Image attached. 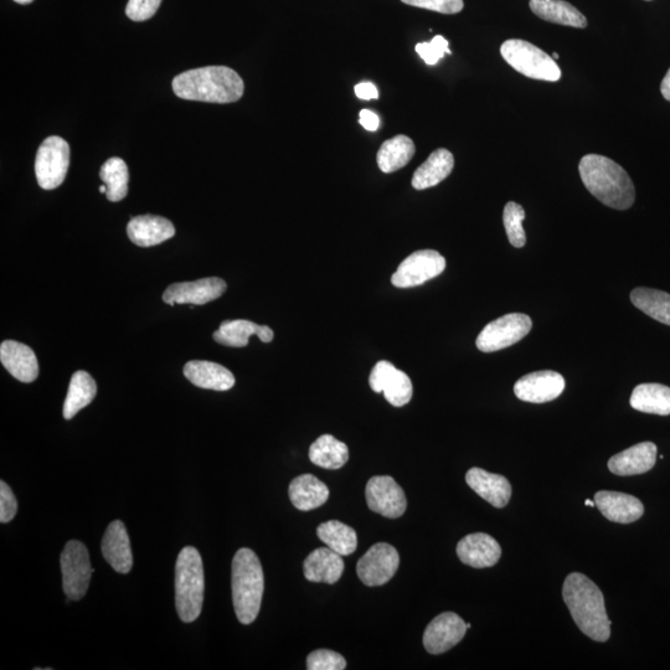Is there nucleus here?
Here are the masks:
<instances>
[{
	"label": "nucleus",
	"mask_w": 670,
	"mask_h": 670,
	"mask_svg": "<svg viewBox=\"0 0 670 670\" xmlns=\"http://www.w3.org/2000/svg\"><path fill=\"white\" fill-rule=\"evenodd\" d=\"M563 599L580 631L596 642H607L611 621L607 616L605 597L589 577L574 572L566 577Z\"/></svg>",
	"instance_id": "f257e3e1"
},
{
	"label": "nucleus",
	"mask_w": 670,
	"mask_h": 670,
	"mask_svg": "<svg viewBox=\"0 0 670 670\" xmlns=\"http://www.w3.org/2000/svg\"><path fill=\"white\" fill-rule=\"evenodd\" d=\"M579 173L586 189L608 208L627 210L635 204V184L626 170L612 159L587 154L581 159Z\"/></svg>",
	"instance_id": "f03ea898"
},
{
	"label": "nucleus",
	"mask_w": 670,
	"mask_h": 670,
	"mask_svg": "<svg viewBox=\"0 0 670 670\" xmlns=\"http://www.w3.org/2000/svg\"><path fill=\"white\" fill-rule=\"evenodd\" d=\"M173 91L183 100L233 103L244 95L245 84L230 67L206 66L175 77Z\"/></svg>",
	"instance_id": "7ed1b4c3"
},
{
	"label": "nucleus",
	"mask_w": 670,
	"mask_h": 670,
	"mask_svg": "<svg viewBox=\"0 0 670 670\" xmlns=\"http://www.w3.org/2000/svg\"><path fill=\"white\" fill-rule=\"evenodd\" d=\"M231 587L237 620L251 625L259 616L265 591L264 570L251 549L242 548L235 554Z\"/></svg>",
	"instance_id": "20e7f679"
},
{
	"label": "nucleus",
	"mask_w": 670,
	"mask_h": 670,
	"mask_svg": "<svg viewBox=\"0 0 670 670\" xmlns=\"http://www.w3.org/2000/svg\"><path fill=\"white\" fill-rule=\"evenodd\" d=\"M204 591L203 560L197 549L187 546L180 551L175 566V606L184 623L198 620L203 608Z\"/></svg>",
	"instance_id": "39448f33"
},
{
	"label": "nucleus",
	"mask_w": 670,
	"mask_h": 670,
	"mask_svg": "<svg viewBox=\"0 0 670 670\" xmlns=\"http://www.w3.org/2000/svg\"><path fill=\"white\" fill-rule=\"evenodd\" d=\"M503 59L520 74L530 79L556 82L561 70L545 51L525 40L510 39L501 46Z\"/></svg>",
	"instance_id": "423d86ee"
},
{
	"label": "nucleus",
	"mask_w": 670,
	"mask_h": 670,
	"mask_svg": "<svg viewBox=\"0 0 670 670\" xmlns=\"http://www.w3.org/2000/svg\"><path fill=\"white\" fill-rule=\"evenodd\" d=\"M532 318L523 313H510L488 323L479 333L476 345L483 353L512 347L532 331Z\"/></svg>",
	"instance_id": "0eeeda50"
},
{
	"label": "nucleus",
	"mask_w": 670,
	"mask_h": 670,
	"mask_svg": "<svg viewBox=\"0 0 670 670\" xmlns=\"http://www.w3.org/2000/svg\"><path fill=\"white\" fill-rule=\"evenodd\" d=\"M60 564L65 595L72 601L84 599L95 571L91 568L86 546L77 540L69 541L61 554Z\"/></svg>",
	"instance_id": "6e6552de"
},
{
	"label": "nucleus",
	"mask_w": 670,
	"mask_h": 670,
	"mask_svg": "<svg viewBox=\"0 0 670 670\" xmlns=\"http://www.w3.org/2000/svg\"><path fill=\"white\" fill-rule=\"evenodd\" d=\"M70 166V147L58 136L46 138L35 159L36 179L41 188L53 190L64 183Z\"/></svg>",
	"instance_id": "1a4fd4ad"
},
{
	"label": "nucleus",
	"mask_w": 670,
	"mask_h": 670,
	"mask_svg": "<svg viewBox=\"0 0 670 670\" xmlns=\"http://www.w3.org/2000/svg\"><path fill=\"white\" fill-rule=\"evenodd\" d=\"M446 270V259L435 250H420L406 257L391 277L398 288H412L434 280Z\"/></svg>",
	"instance_id": "9d476101"
},
{
	"label": "nucleus",
	"mask_w": 670,
	"mask_h": 670,
	"mask_svg": "<svg viewBox=\"0 0 670 670\" xmlns=\"http://www.w3.org/2000/svg\"><path fill=\"white\" fill-rule=\"evenodd\" d=\"M400 565L398 550L386 543L371 546L358 561L357 574L364 585L383 586L393 579Z\"/></svg>",
	"instance_id": "9b49d317"
},
{
	"label": "nucleus",
	"mask_w": 670,
	"mask_h": 670,
	"mask_svg": "<svg viewBox=\"0 0 670 670\" xmlns=\"http://www.w3.org/2000/svg\"><path fill=\"white\" fill-rule=\"evenodd\" d=\"M369 384L375 393H384L385 399L395 407H402L412 399L414 386L409 375L395 368L394 364L381 360L371 370Z\"/></svg>",
	"instance_id": "f8f14e48"
},
{
	"label": "nucleus",
	"mask_w": 670,
	"mask_h": 670,
	"mask_svg": "<svg viewBox=\"0 0 670 670\" xmlns=\"http://www.w3.org/2000/svg\"><path fill=\"white\" fill-rule=\"evenodd\" d=\"M368 507L385 518L396 519L406 512L407 501L402 489L393 477L376 476L365 488Z\"/></svg>",
	"instance_id": "ddd939ff"
},
{
	"label": "nucleus",
	"mask_w": 670,
	"mask_h": 670,
	"mask_svg": "<svg viewBox=\"0 0 670 670\" xmlns=\"http://www.w3.org/2000/svg\"><path fill=\"white\" fill-rule=\"evenodd\" d=\"M565 390L564 376L556 371H535L524 375L514 385V394L519 400L544 404L558 399Z\"/></svg>",
	"instance_id": "4468645a"
},
{
	"label": "nucleus",
	"mask_w": 670,
	"mask_h": 670,
	"mask_svg": "<svg viewBox=\"0 0 670 670\" xmlns=\"http://www.w3.org/2000/svg\"><path fill=\"white\" fill-rule=\"evenodd\" d=\"M226 282L219 277L201 278L194 282L174 283L163 293V301L169 306L174 304H193V306H204V304L218 300L224 295Z\"/></svg>",
	"instance_id": "2eb2a0df"
},
{
	"label": "nucleus",
	"mask_w": 670,
	"mask_h": 670,
	"mask_svg": "<svg viewBox=\"0 0 670 670\" xmlns=\"http://www.w3.org/2000/svg\"><path fill=\"white\" fill-rule=\"evenodd\" d=\"M467 623L456 613L445 612L427 626L424 646L431 654H442L457 646L466 636Z\"/></svg>",
	"instance_id": "dca6fc26"
},
{
	"label": "nucleus",
	"mask_w": 670,
	"mask_h": 670,
	"mask_svg": "<svg viewBox=\"0 0 670 670\" xmlns=\"http://www.w3.org/2000/svg\"><path fill=\"white\" fill-rule=\"evenodd\" d=\"M457 555L463 564L471 568H492L501 559L502 548L491 535L469 534L458 543Z\"/></svg>",
	"instance_id": "f3484780"
},
{
	"label": "nucleus",
	"mask_w": 670,
	"mask_h": 670,
	"mask_svg": "<svg viewBox=\"0 0 670 670\" xmlns=\"http://www.w3.org/2000/svg\"><path fill=\"white\" fill-rule=\"evenodd\" d=\"M101 549L103 558L118 574H128L132 570L133 555L130 536L121 520H115L108 525L103 535Z\"/></svg>",
	"instance_id": "a211bd4d"
},
{
	"label": "nucleus",
	"mask_w": 670,
	"mask_h": 670,
	"mask_svg": "<svg viewBox=\"0 0 670 670\" xmlns=\"http://www.w3.org/2000/svg\"><path fill=\"white\" fill-rule=\"evenodd\" d=\"M595 504L603 517L610 522L630 524L637 522L644 514V507L638 498L620 492L601 491L595 494Z\"/></svg>",
	"instance_id": "6ab92c4d"
},
{
	"label": "nucleus",
	"mask_w": 670,
	"mask_h": 670,
	"mask_svg": "<svg viewBox=\"0 0 670 670\" xmlns=\"http://www.w3.org/2000/svg\"><path fill=\"white\" fill-rule=\"evenodd\" d=\"M0 360L10 375L22 383L29 384L38 379V359L28 345L15 342V340H5L0 345Z\"/></svg>",
	"instance_id": "aec40b11"
},
{
	"label": "nucleus",
	"mask_w": 670,
	"mask_h": 670,
	"mask_svg": "<svg viewBox=\"0 0 670 670\" xmlns=\"http://www.w3.org/2000/svg\"><path fill=\"white\" fill-rule=\"evenodd\" d=\"M656 461L657 446L653 442H642L611 457L608 469L616 476H637L651 471Z\"/></svg>",
	"instance_id": "412c9836"
},
{
	"label": "nucleus",
	"mask_w": 670,
	"mask_h": 670,
	"mask_svg": "<svg viewBox=\"0 0 670 670\" xmlns=\"http://www.w3.org/2000/svg\"><path fill=\"white\" fill-rule=\"evenodd\" d=\"M466 482L479 497L496 508H504L512 497V486L507 478L489 473L482 468L469 469Z\"/></svg>",
	"instance_id": "4be33fe9"
},
{
	"label": "nucleus",
	"mask_w": 670,
	"mask_h": 670,
	"mask_svg": "<svg viewBox=\"0 0 670 670\" xmlns=\"http://www.w3.org/2000/svg\"><path fill=\"white\" fill-rule=\"evenodd\" d=\"M127 234L134 245L151 247L172 239L175 228L162 216L142 215L133 218L127 226Z\"/></svg>",
	"instance_id": "5701e85b"
},
{
	"label": "nucleus",
	"mask_w": 670,
	"mask_h": 670,
	"mask_svg": "<svg viewBox=\"0 0 670 670\" xmlns=\"http://www.w3.org/2000/svg\"><path fill=\"white\" fill-rule=\"evenodd\" d=\"M345 569L343 556L331 548H319L312 551L304 560V577L311 582H323L333 585L342 577Z\"/></svg>",
	"instance_id": "b1692460"
},
{
	"label": "nucleus",
	"mask_w": 670,
	"mask_h": 670,
	"mask_svg": "<svg viewBox=\"0 0 670 670\" xmlns=\"http://www.w3.org/2000/svg\"><path fill=\"white\" fill-rule=\"evenodd\" d=\"M184 375L190 383L201 389L228 391L234 388L235 376L223 365L193 360L185 364Z\"/></svg>",
	"instance_id": "393cba45"
},
{
	"label": "nucleus",
	"mask_w": 670,
	"mask_h": 670,
	"mask_svg": "<svg viewBox=\"0 0 670 670\" xmlns=\"http://www.w3.org/2000/svg\"><path fill=\"white\" fill-rule=\"evenodd\" d=\"M252 335H257L261 342L271 343L275 334L267 326H259L246 319H235V321H225L221 323L220 328L213 335L215 342L226 347L244 348L249 344Z\"/></svg>",
	"instance_id": "a878e982"
},
{
	"label": "nucleus",
	"mask_w": 670,
	"mask_h": 670,
	"mask_svg": "<svg viewBox=\"0 0 670 670\" xmlns=\"http://www.w3.org/2000/svg\"><path fill=\"white\" fill-rule=\"evenodd\" d=\"M453 168H455L453 154L445 148L437 149L430 154L424 164L416 169L414 177H412V187L416 190L436 187L450 177Z\"/></svg>",
	"instance_id": "bb28decb"
},
{
	"label": "nucleus",
	"mask_w": 670,
	"mask_h": 670,
	"mask_svg": "<svg viewBox=\"0 0 670 670\" xmlns=\"http://www.w3.org/2000/svg\"><path fill=\"white\" fill-rule=\"evenodd\" d=\"M288 494L293 505L302 512L322 507L328 501L329 489L313 474H302L293 479L288 488Z\"/></svg>",
	"instance_id": "cd10ccee"
},
{
	"label": "nucleus",
	"mask_w": 670,
	"mask_h": 670,
	"mask_svg": "<svg viewBox=\"0 0 670 670\" xmlns=\"http://www.w3.org/2000/svg\"><path fill=\"white\" fill-rule=\"evenodd\" d=\"M530 9L545 22L584 29L587 27L585 15L565 0H530Z\"/></svg>",
	"instance_id": "c85d7f7f"
},
{
	"label": "nucleus",
	"mask_w": 670,
	"mask_h": 670,
	"mask_svg": "<svg viewBox=\"0 0 670 670\" xmlns=\"http://www.w3.org/2000/svg\"><path fill=\"white\" fill-rule=\"evenodd\" d=\"M416 147L410 137L399 134L394 138L385 141L380 147L376 162L381 172L390 174L398 172L401 168L407 166L414 158Z\"/></svg>",
	"instance_id": "c756f323"
},
{
	"label": "nucleus",
	"mask_w": 670,
	"mask_h": 670,
	"mask_svg": "<svg viewBox=\"0 0 670 670\" xmlns=\"http://www.w3.org/2000/svg\"><path fill=\"white\" fill-rule=\"evenodd\" d=\"M631 406L644 414L670 415V388L662 384H641L633 390Z\"/></svg>",
	"instance_id": "7c9ffc66"
},
{
	"label": "nucleus",
	"mask_w": 670,
	"mask_h": 670,
	"mask_svg": "<svg viewBox=\"0 0 670 670\" xmlns=\"http://www.w3.org/2000/svg\"><path fill=\"white\" fill-rule=\"evenodd\" d=\"M97 394L96 381L86 371H76L72 375L69 390L64 402V417L65 420L74 419L77 412L85 409L92 401L95 400Z\"/></svg>",
	"instance_id": "2f4dec72"
},
{
	"label": "nucleus",
	"mask_w": 670,
	"mask_h": 670,
	"mask_svg": "<svg viewBox=\"0 0 670 670\" xmlns=\"http://www.w3.org/2000/svg\"><path fill=\"white\" fill-rule=\"evenodd\" d=\"M309 460L326 469L342 468L349 460L348 446L332 435H323L309 448Z\"/></svg>",
	"instance_id": "473e14b6"
},
{
	"label": "nucleus",
	"mask_w": 670,
	"mask_h": 670,
	"mask_svg": "<svg viewBox=\"0 0 670 670\" xmlns=\"http://www.w3.org/2000/svg\"><path fill=\"white\" fill-rule=\"evenodd\" d=\"M633 306L656 321L670 326V295L654 288L638 287L631 292Z\"/></svg>",
	"instance_id": "72a5a7b5"
},
{
	"label": "nucleus",
	"mask_w": 670,
	"mask_h": 670,
	"mask_svg": "<svg viewBox=\"0 0 670 670\" xmlns=\"http://www.w3.org/2000/svg\"><path fill=\"white\" fill-rule=\"evenodd\" d=\"M317 535L328 548H331L339 555L349 556L357 550V533H355L352 527L338 522V520H329V522L319 525Z\"/></svg>",
	"instance_id": "f704fd0d"
},
{
	"label": "nucleus",
	"mask_w": 670,
	"mask_h": 670,
	"mask_svg": "<svg viewBox=\"0 0 670 670\" xmlns=\"http://www.w3.org/2000/svg\"><path fill=\"white\" fill-rule=\"evenodd\" d=\"M100 177L107 187L106 197L108 200L117 203V201L127 197L130 173H128L127 164L123 159H108L101 168Z\"/></svg>",
	"instance_id": "c9c22d12"
},
{
	"label": "nucleus",
	"mask_w": 670,
	"mask_h": 670,
	"mask_svg": "<svg viewBox=\"0 0 670 670\" xmlns=\"http://www.w3.org/2000/svg\"><path fill=\"white\" fill-rule=\"evenodd\" d=\"M525 210L522 205L509 201L504 206L503 223L505 231H507L510 245L522 249L527 244V235L523 228V221L525 220Z\"/></svg>",
	"instance_id": "e433bc0d"
},
{
	"label": "nucleus",
	"mask_w": 670,
	"mask_h": 670,
	"mask_svg": "<svg viewBox=\"0 0 670 670\" xmlns=\"http://www.w3.org/2000/svg\"><path fill=\"white\" fill-rule=\"evenodd\" d=\"M347 668V661H345L342 654L329 649H318L309 654L307 658L308 670H343Z\"/></svg>",
	"instance_id": "4c0bfd02"
},
{
	"label": "nucleus",
	"mask_w": 670,
	"mask_h": 670,
	"mask_svg": "<svg viewBox=\"0 0 670 670\" xmlns=\"http://www.w3.org/2000/svg\"><path fill=\"white\" fill-rule=\"evenodd\" d=\"M416 53L427 65L434 66L445 54H451V50L448 49V41L443 36L436 35L430 43L417 44Z\"/></svg>",
	"instance_id": "58836bf2"
},
{
	"label": "nucleus",
	"mask_w": 670,
	"mask_h": 670,
	"mask_svg": "<svg viewBox=\"0 0 670 670\" xmlns=\"http://www.w3.org/2000/svg\"><path fill=\"white\" fill-rule=\"evenodd\" d=\"M411 7L432 10L441 14H457L462 12L465 3L463 0H401Z\"/></svg>",
	"instance_id": "ea45409f"
},
{
	"label": "nucleus",
	"mask_w": 670,
	"mask_h": 670,
	"mask_svg": "<svg viewBox=\"0 0 670 670\" xmlns=\"http://www.w3.org/2000/svg\"><path fill=\"white\" fill-rule=\"evenodd\" d=\"M162 0H130L127 4V17L133 22H144L151 19L161 7Z\"/></svg>",
	"instance_id": "a19ab883"
},
{
	"label": "nucleus",
	"mask_w": 670,
	"mask_h": 670,
	"mask_svg": "<svg viewBox=\"0 0 670 670\" xmlns=\"http://www.w3.org/2000/svg\"><path fill=\"white\" fill-rule=\"evenodd\" d=\"M18 512V502L12 489L4 481L0 482V522H12Z\"/></svg>",
	"instance_id": "79ce46f5"
},
{
	"label": "nucleus",
	"mask_w": 670,
	"mask_h": 670,
	"mask_svg": "<svg viewBox=\"0 0 670 670\" xmlns=\"http://www.w3.org/2000/svg\"><path fill=\"white\" fill-rule=\"evenodd\" d=\"M355 95L360 100H376L379 99V92L374 84L371 82H362L355 86Z\"/></svg>",
	"instance_id": "37998d69"
},
{
	"label": "nucleus",
	"mask_w": 670,
	"mask_h": 670,
	"mask_svg": "<svg viewBox=\"0 0 670 670\" xmlns=\"http://www.w3.org/2000/svg\"><path fill=\"white\" fill-rule=\"evenodd\" d=\"M359 122L360 125H362L365 128V130L369 132L378 131L380 125L378 115H375L374 112H371L369 110L360 111Z\"/></svg>",
	"instance_id": "c03bdc74"
},
{
	"label": "nucleus",
	"mask_w": 670,
	"mask_h": 670,
	"mask_svg": "<svg viewBox=\"0 0 670 670\" xmlns=\"http://www.w3.org/2000/svg\"><path fill=\"white\" fill-rule=\"evenodd\" d=\"M661 91L664 99L670 101V69L668 70L667 75L664 76Z\"/></svg>",
	"instance_id": "a18cd8bd"
},
{
	"label": "nucleus",
	"mask_w": 670,
	"mask_h": 670,
	"mask_svg": "<svg viewBox=\"0 0 670 670\" xmlns=\"http://www.w3.org/2000/svg\"><path fill=\"white\" fill-rule=\"evenodd\" d=\"M14 2L18 3V4L27 5V4L33 3L34 0H14Z\"/></svg>",
	"instance_id": "49530a36"
},
{
	"label": "nucleus",
	"mask_w": 670,
	"mask_h": 670,
	"mask_svg": "<svg viewBox=\"0 0 670 670\" xmlns=\"http://www.w3.org/2000/svg\"><path fill=\"white\" fill-rule=\"evenodd\" d=\"M100 193H102V194H106V193H107V187H106V185H101V187H100Z\"/></svg>",
	"instance_id": "de8ad7c7"
},
{
	"label": "nucleus",
	"mask_w": 670,
	"mask_h": 670,
	"mask_svg": "<svg viewBox=\"0 0 670 670\" xmlns=\"http://www.w3.org/2000/svg\"><path fill=\"white\" fill-rule=\"evenodd\" d=\"M585 503H586V505H589V507H595V505H596L595 501L592 502V501H590V499H587V501Z\"/></svg>",
	"instance_id": "09e8293b"
},
{
	"label": "nucleus",
	"mask_w": 670,
	"mask_h": 670,
	"mask_svg": "<svg viewBox=\"0 0 670 670\" xmlns=\"http://www.w3.org/2000/svg\"><path fill=\"white\" fill-rule=\"evenodd\" d=\"M558 59H559V55H558V54H554V60H558Z\"/></svg>",
	"instance_id": "8fccbe9b"
}]
</instances>
